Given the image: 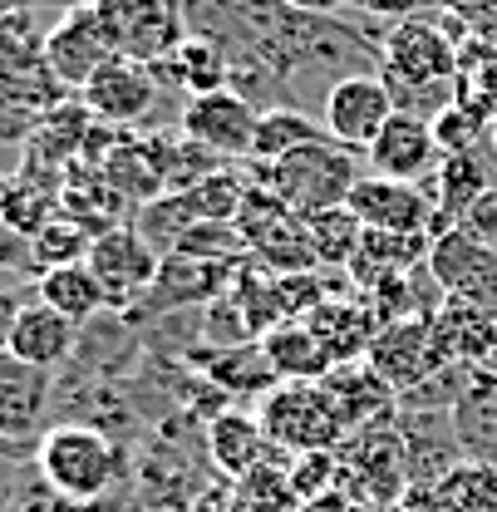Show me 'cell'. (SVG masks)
Instances as JSON below:
<instances>
[{"instance_id": "1", "label": "cell", "mask_w": 497, "mask_h": 512, "mask_svg": "<svg viewBox=\"0 0 497 512\" xmlns=\"http://www.w3.org/2000/svg\"><path fill=\"white\" fill-rule=\"evenodd\" d=\"M40 478L74 508H94L124 478V448L99 424H55L40 434L35 448Z\"/></svg>"}, {"instance_id": "2", "label": "cell", "mask_w": 497, "mask_h": 512, "mask_svg": "<svg viewBox=\"0 0 497 512\" xmlns=\"http://www.w3.org/2000/svg\"><path fill=\"white\" fill-rule=\"evenodd\" d=\"M251 178L271 197H281L296 217H315V212L350 202V192L360 183V158H355V148L320 138V143L296 148L276 163H251Z\"/></svg>"}, {"instance_id": "3", "label": "cell", "mask_w": 497, "mask_h": 512, "mask_svg": "<svg viewBox=\"0 0 497 512\" xmlns=\"http://www.w3.org/2000/svg\"><path fill=\"white\" fill-rule=\"evenodd\" d=\"M237 232H242L247 252L256 256V261H266V271H271V276H306L311 266H320L306 222H301L281 197H271L256 178H251L247 197H242Z\"/></svg>"}, {"instance_id": "4", "label": "cell", "mask_w": 497, "mask_h": 512, "mask_svg": "<svg viewBox=\"0 0 497 512\" xmlns=\"http://www.w3.org/2000/svg\"><path fill=\"white\" fill-rule=\"evenodd\" d=\"M463 35L453 25H438V15H414V20H394L384 25L379 55L389 79L399 84H453L458 60H463Z\"/></svg>"}, {"instance_id": "5", "label": "cell", "mask_w": 497, "mask_h": 512, "mask_svg": "<svg viewBox=\"0 0 497 512\" xmlns=\"http://www.w3.org/2000/svg\"><path fill=\"white\" fill-rule=\"evenodd\" d=\"M261 429L266 439L291 453H330L345 439L340 409L330 399L325 380L320 384H276L261 404Z\"/></svg>"}, {"instance_id": "6", "label": "cell", "mask_w": 497, "mask_h": 512, "mask_svg": "<svg viewBox=\"0 0 497 512\" xmlns=\"http://www.w3.org/2000/svg\"><path fill=\"white\" fill-rule=\"evenodd\" d=\"M94 15L114 55L138 64H163L187 40L183 0H94Z\"/></svg>"}, {"instance_id": "7", "label": "cell", "mask_w": 497, "mask_h": 512, "mask_svg": "<svg viewBox=\"0 0 497 512\" xmlns=\"http://www.w3.org/2000/svg\"><path fill=\"white\" fill-rule=\"evenodd\" d=\"M365 365L394 389V399L404 389H414L419 380H429L434 370L448 365V355H443V345L434 335V316H404L379 325L370 350H365Z\"/></svg>"}, {"instance_id": "8", "label": "cell", "mask_w": 497, "mask_h": 512, "mask_svg": "<svg viewBox=\"0 0 497 512\" xmlns=\"http://www.w3.org/2000/svg\"><path fill=\"white\" fill-rule=\"evenodd\" d=\"M109 60H114V45H109L94 5H69L40 45V64L60 89H84Z\"/></svg>"}, {"instance_id": "9", "label": "cell", "mask_w": 497, "mask_h": 512, "mask_svg": "<svg viewBox=\"0 0 497 512\" xmlns=\"http://www.w3.org/2000/svg\"><path fill=\"white\" fill-rule=\"evenodd\" d=\"M399 429V453H404V483L409 488H438L468 453L458 444L453 414H429V409H394Z\"/></svg>"}, {"instance_id": "10", "label": "cell", "mask_w": 497, "mask_h": 512, "mask_svg": "<svg viewBox=\"0 0 497 512\" xmlns=\"http://www.w3.org/2000/svg\"><path fill=\"white\" fill-rule=\"evenodd\" d=\"M79 104H84L89 119H99V124H114V128L148 124L153 109H158V74H153V64L114 55V60L79 89Z\"/></svg>"}, {"instance_id": "11", "label": "cell", "mask_w": 497, "mask_h": 512, "mask_svg": "<svg viewBox=\"0 0 497 512\" xmlns=\"http://www.w3.org/2000/svg\"><path fill=\"white\" fill-rule=\"evenodd\" d=\"M158 266H163V256L138 237V227H109L89 247V271L99 276L114 311H133V301L143 291H153Z\"/></svg>"}, {"instance_id": "12", "label": "cell", "mask_w": 497, "mask_h": 512, "mask_svg": "<svg viewBox=\"0 0 497 512\" xmlns=\"http://www.w3.org/2000/svg\"><path fill=\"white\" fill-rule=\"evenodd\" d=\"M394 114L399 109H394L384 74H350V79L325 89V133L355 153H365Z\"/></svg>"}, {"instance_id": "13", "label": "cell", "mask_w": 497, "mask_h": 512, "mask_svg": "<svg viewBox=\"0 0 497 512\" xmlns=\"http://www.w3.org/2000/svg\"><path fill=\"white\" fill-rule=\"evenodd\" d=\"M365 232H394V237H419L429 232L434 237V197L419 188V183H399V178H360L350 202H345Z\"/></svg>"}, {"instance_id": "14", "label": "cell", "mask_w": 497, "mask_h": 512, "mask_svg": "<svg viewBox=\"0 0 497 512\" xmlns=\"http://www.w3.org/2000/svg\"><path fill=\"white\" fill-rule=\"evenodd\" d=\"M256 109H251L242 94L232 89H217V94H197L183 104V138L212 148L217 158H251V143H256Z\"/></svg>"}, {"instance_id": "15", "label": "cell", "mask_w": 497, "mask_h": 512, "mask_svg": "<svg viewBox=\"0 0 497 512\" xmlns=\"http://www.w3.org/2000/svg\"><path fill=\"white\" fill-rule=\"evenodd\" d=\"M429 271H434L443 296H458V301L478 306L488 320H497V256L493 252H483L463 232H443V237H434Z\"/></svg>"}, {"instance_id": "16", "label": "cell", "mask_w": 497, "mask_h": 512, "mask_svg": "<svg viewBox=\"0 0 497 512\" xmlns=\"http://www.w3.org/2000/svg\"><path fill=\"white\" fill-rule=\"evenodd\" d=\"M365 158H370V168L379 178H399V183H419V188L443 168V148H438L434 124L414 119V114H394L379 128V138L365 148Z\"/></svg>"}, {"instance_id": "17", "label": "cell", "mask_w": 497, "mask_h": 512, "mask_svg": "<svg viewBox=\"0 0 497 512\" xmlns=\"http://www.w3.org/2000/svg\"><path fill=\"white\" fill-rule=\"evenodd\" d=\"M50 404H55V375L0 350V439L35 444Z\"/></svg>"}, {"instance_id": "18", "label": "cell", "mask_w": 497, "mask_h": 512, "mask_svg": "<svg viewBox=\"0 0 497 512\" xmlns=\"http://www.w3.org/2000/svg\"><path fill=\"white\" fill-rule=\"evenodd\" d=\"M74 350H79V325L74 320H64L60 311H50L45 301H25V311H20V325H15V335H10V355L15 360H25V365H35V370H60L74 360Z\"/></svg>"}, {"instance_id": "19", "label": "cell", "mask_w": 497, "mask_h": 512, "mask_svg": "<svg viewBox=\"0 0 497 512\" xmlns=\"http://www.w3.org/2000/svg\"><path fill=\"white\" fill-rule=\"evenodd\" d=\"M434 335L448 355V365H468V370H488L497 355V320H488L478 306L443 296L434 311Z\"/></svg>"}, {"instance_id": "20", "label": "cell", "mask_w": 497, "mask_h": 512, "mask_svg": "<svg viewBox=\"0 0 497 512\" xmlns=\"http://www.w3.org/2000/svg\"><path fill=\"white\" fill-rule=\"evenodd\" d=\"M261 350H266V360H271V370H276L281 384H320V380H330V370H335L330 350L320 345V335H315L306 320L271 325L261 335Z\"/></svg>"}, {"instance_id": "21", "label": "cell", "mask_w": 497, "mask_h": 512, "mask_svg": "<svg viewBox=\"0 0 497 512\" xmlns=\"http://www.w3.org/2000/svg\"><path fill=\"white\" fill-rule=\"evenodd\" d=\"M453 429H458V444L468 453V463L497 468V375L493 370H473V380H468L458 409H453Z\"/></svg>"}, {"instance_id": "22", "label": "cell", "mask_w": 497, "mask_h": 512, "mask_svg": "<svg viewBox=\"0 0 497 512\" xmlns=\"http://www.w3.org/2000/svg\"><path fill=\"white\" fill-rule=\"evenodd\" d=\"M153 74H158L163 84L183 89L187 99H197V94H217V89H227L232 64H227V50H217L212 40L187 35V40L173 50V55H168V60L153 64Z\"/></svg>"}, {"instance_id": "23", "label": "cell", "mask_w": 497, "mask_h": 512, "mask_svg": "<svg viewBox=\"0 0 497 512\" xmlns=\"http://www.w3.org/2000/svg\"><path fill=\"white\" fill-rule=\"evenodd\" d=\"M266 429H261V419H251V414H237V409H227V414H217L212 424H207V453H212V463L222 468V473H232V478H247L256 473V463L266 458Z\"/></svg>"}, {"instance_id": "24", "label": "cell", "mask_w": 497, "mask_h": 512, "mask_svg": "<svg viewBox=\"0 0 497 512\" xmlns=\"http://www.w3.org/2000/svg\"><path fill=\"white\" fill-rule=\"evenodd\" d=\"M325 389H330V399H335V409H340L345 434H350V429H370L374 414H384V409L394 404V389L379 380L370 365H335Z\"/></svg>"}, {"instance_id": "25", "label": "cell", "mask_w": 497, "mask_h": 512, "mask_svg": "<svg viewBox=\"0 0 497 512\" xmlns=\"http://www.w3.org/2000/svg\"><path fill=\"white\" fill-rule=\"evenodd\" d=\"M40 301H45L50 311H60L64 320H74L79 330H84L89 320H99V311L109 306V296H104L99 276L89 271V261L45 271V276H40Z\"/></svg>"}, {"instance_id": "26", "label": "cell", "mask_w": 497, "mask_h": 512, "mask_svg": "<svg viewBox=\"0 0 497 512\" xmlns=\"http://www.w3.org/2000/svg\"><path fill=\"white\" fill-rule=\"evenodd\" d=\"M301 320L320 335V345L330 350V360H335V365H355V360L370 350L374 330H379V320H370L365 311H355V306H335V301L311 306Z\"/></svg>"}, {"instance_id": "27", "label": "cell", "mask_w": 497, "mask_h": 512, "mask_svg": "<svg viewBox=\"0 0 497 512\" xmlns=\"http://www.w3.org/2000/svg\"><path fill=\"white\" fill-rule=\"evenodd\" d=\"M227 276V261H197V256H163L158 281L148 291V306H183V301H202L217 296Z\"/></svg>"}, {"instance_id": "28", "label": "cell", "mask_w": 497, "mask_h": 512, "mask_svg": "<svg viewBox=\"0 0 497 512\" xmlns=\"http://www.w3.org/2000/svg\"><path fill=\"white\" fill-rule=\"evenodd\" d=\"M320 138H330L325 124H315L311 114H301L296 104L266 109V114L256 119V143H251L247 163H276V158H286V153H296V148H311Z\"/></svg>"}, {"instance_id": "29", "label": "cell", "mask_w": 497, "mask_h": 512, "mask_svg": "<svg viewBox=\"0 0 497 512\" xmlns=\"http://www.w3.org/2000/svg\"><path fill=\"white\" fill-rule=\"evenodd\" d=\"M438 512H497V468L488 463H458L434 488Z\"/></svg>"}, {"instance_id": "30", "label": "cell", "mask_w": 497, "mask_h": 512, "mask_svg": "<svg viewBox=\"0 0 497 512\" xmlns=\"http://www.w3.org/2000/svg\"><path fill=\"white\" fill-rule=\"evenodd\" d=\"M306 232H311V247L325 266H350L360 242H365V227L350 207H330V212H315V217H301Z\"/></svg>"}, {"instance_id": "31", "label": "cell", "mask_w": 497, "mask_h": 512, "mask_svg": "<svg viewBox=\"0 0 497 512\" xmlns=\"http://www.w3.org/2000/svg\"><path fill=\"white\" fill-rule=\"evenodd\" d=\"M89 247H94V237H89V227L74 222V217H55V222H45V227L30 237V256H35L40 276L55 271V266L89 261Z\"/></svg>"}, {"instance_id": "32", "label": "cell", "mask_w": 497, "mask_h": 512, "mask_svg": "<svg viewBox=\"0 0 497 512\" xmlns=\"http://www.w3.org/2000/svg\"><path fill=\"white\" fill-rule=\"evenodd\" d=\"M473 380V370L468 365H443L434 370L429 380H419L414 389H404L399 399H394V409H429V414H453L458 409V399H463V389Z\"/></svg>"}, {"instance_id": "33", "label": "cell", "mask_w": 497, "mask_h": 512, "mask_svg": "<svg viewBox=\"0 0 497 512\" xmlns=\"http://www.w3.org/2000/svg\"><path fill=\"white\" fill-rule=\"evenodd\" d=\"M212 380L222 384V389H276V384H281L261 345H247V350L232 345V350H222V355L212 360Z\"/></svg>"}, {"instance_id": "34", "label": "cell", "mask_w": 497, "mask_h": 512, "mask_svg": "<svg viewBox=\"0 0 497 512\" xmlns=\"http://www.w3.org/2000/svg\"><path fill=\"white\" fill-rule=\"evenodd\" d=\"M35 448L40 444L0 439V512H20L25 483H30V473H35Z\"/></svg>"}, {"instance_id": "35", "label": "cell", "mask_w": 497, "mask_h": 512, "mask_svg": "<svg viewBox=\"0 0 497 512\" xmlns=\"http://www.w3.org/2000/svg\"><path fill=\"white\" fill-rule=\"evenodd\" d=\"M453 232H463L468 242H478L483 252L497 256V183L483 192V197H478L468 212H463V222H458Z\"/></svg>"}, {"instance_id": "36", "label": "cell", "mask_w": 497, "mask_h": 512, "mask_svg": "<svg viewBox=\"0 0 497 512\" xmlns=\"http://www.w3.org/2000/svg\"><path fill=\"white\" fill-rule=\"evenodd\" d=\"M443 0H360V15H370V20H384V25H394V20H414V15H434Z\"/></svg>"}, {"instance_id": "37", "label": "cell", "mask_w": 497, "mask_h": 512, "mask_svg": "<svg viewBox=\"0 0 497 512\" xmlns=\"http://www.w3.org/2000/svg\"><path fill=\"white\" fill-rule=\"evenodd\" d=\"M20 311H25V301H20L10 286H0V350H10V335H15V325H20Z\"/></svg>"}, {"instance_id": "38", "label": "cell", "mask_w": 497, "mask_h": 512, "mask_svg": "<svg viewBox=\"0 0 497 512\" xmlns=\"http://www.w3.org/2000/svg\"><path fill=\"white\" fill-rule=\"evenodd\" d=\"M291 10H306V15H350L360 10V0H281Z\"/></svg>"}, {"instance_id": "39", "label": "cell", "mask_w": 497, "mask_h": 512, "mask_svg": "<svg viewBox=\"0 0 497 512\" xmlns=\"http://www.w3.org/2000/svg\"><path fill=\"white\" fill-rule=\"evenodd\" d=\"M488 148H493V158H497V119L488 124Z\"/></svg>"}, {"instance_id": "40", "label": "cell", "mask_w": 497, "mask_h": 512, "mask_svg": "<svg viewBox=\"0 0 497 512\" xmlns=\"http://www.w3.org/2000/svg\"><path fill=\"white\" fill-rule=\"evenodd\" d=\"M488 370H493V375H497V355H493V365H488Z\"/></svg>"}]
</instances>
